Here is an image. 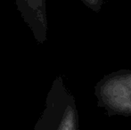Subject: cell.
<instances>
[{
    "mask_svg": "<svg viewBox=\"0 0 131 130\" xmlns=\"http://www.w3.org/2000/svg\"><path fill=\"white\" fill-rule=\"evenodd\" d=\"M95 96L109 116H131V69L104 75L95 85Z\"/></svg>",
    "mask_w": 131,
    "mask_h": 130,
    "instance_id": "6da1fadb",
    "label": "cell"
},
{
    "mask_svg": "<svg viewBox=\"0 0 131 130\" xmlns=\"http://www.w3.org/2000/svg\"><path fill=\"white\" fill-rule=\"evenodd\" d=\"M16 3L36 38L43 42L47 32L46 0H16Z\"/></svg>",
    "mask_w": 131,
    "mask_h": 130,
    "instance_id": "7a4b0ae2",
    "label": "cell"
},
{
    "mask_svg": "<svg viewBox=\"0 0 131 130\" xmlns=\"http://www.w3.org/2000/svg\"><path fill=\"white\" fill-rule=\"evenodd\" d=\"M57 130H79V113L75 100L71 96L67 100Z\"/></svg>",
    "mask_w": 131,
    "mask_h": 130,
    "instance_id": "3957f363",
    "label": "cell"
},
{
    "mask_svg": "<svg viewBox=\"0 0 131 130\" xmlns=\"http://www.w3.org/2000/svg\"><path fill=\"white\" fill-rule=\"evenodd\" d=\"M88 8H89L94 13H100L103 9L105 0H81Z\"/></svg>",
    "mask_w": 131,
    "mask_h": 130,
    "instance_id": "277c9868",
    "label": "cell"
}]
</instances>
